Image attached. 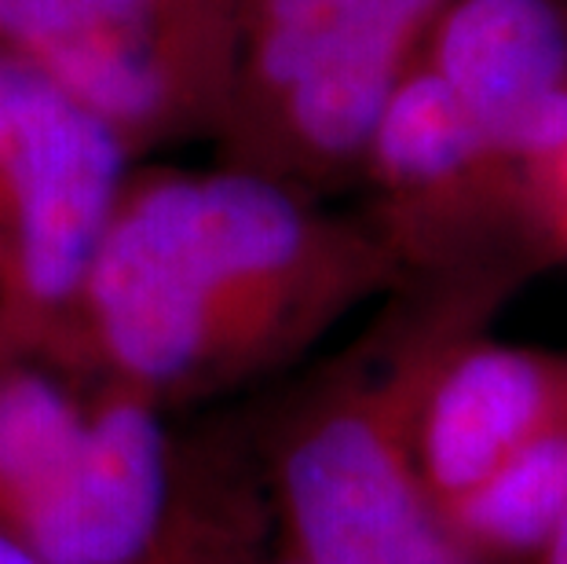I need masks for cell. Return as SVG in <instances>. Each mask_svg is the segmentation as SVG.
<instances>
[{
	"instance_id": "cell-1",
	"label": "cell",
	"mask_w": 567,
	"mask_h": 564,
	"mask_svg": "<svg viewBox=\"0 0 567 564\" xmlns=\"http://www.w3.org/2000/svg\"><path fill=\"white\" fill-rule=\"evenodd\" d=\"M403 268L363 217L213 162L132 165L78 308V375L158 407L286 367Z\"/></svg>"
},
{
	"instance_id": "cell-5",
	"label": "cell",
	"mask_w": 567,
	"mask_h": 564,
	"mask_svg": "<svg viewBox=\"0 0 567 564\" xmlns=\"http://www.w3.org/2000/svg\"><path fill=\"white\" fill-rule=\"evenodd\" d=\"M0 48L125 147L209 140L227 81V0H0Z\"/></svg>"
},
{
	"instance_id": "cell-11",
	"label": "cell",
	"mask_w": 567,
	"mask_h": 564,
	"mask_svg": "<svg viewBox=\"0 0 567 564\" xmlns=\"http://www.w3.org/2000/svg\"><path fill=\"white\" fill-rule=\"evenodd\" d=\"M538 232L557 264H567V143L527 173Z\"/></svg>"
},
{
	"instance_id": "cell-9",
	"label": "cell",
	"mask_w": 567,
	"mask_h": 564,
	"mask_svg": "<svg viewBox=\"0 0 567 564\" xmlns=\"http://www.w3.org/2000/svg\"><path fill=\"white\" fill-rule=\"evenodd\" d=\"M567 422V356L465 334L421 396L414 459L436 513L530 440Z\"/></svg>"
},
{
	"instance_id": "cell-10",
	"label": "cell",
	"mask_w": 567,
	"mask_h": 564,
	"mask_svg": "<svg viewBox=\"0 0 567 564\" xmlns=\"http://www.w3.org/2000/svg\"><path fill=\"white\" fill-rule=\"evenodd\" d=\"M567 517V422L446 502L440 521L473 564H527Z\"/></svg>"
},
{
	"instance_id": "cell-13",
	"label": "cell",
	"mask_w": 567,
	"mask_h": 564,
	"mask_svg": "<svg viewBox=\"0 0 567 564\" xmlns=\"http://www.w3.org/2000/svg\"><path fill=\"white\" fill-rule=\"evenodd\" d=\"M527 564H567V517L560 521L557 532L546 539V546H542Z\"/></svg>"
},
{
	"instance_id": "cell-3",
	"label": "cell",
	"mask_w": 567,
	"mask_h": 564,
	"mask_svg": "<svg viewBox=\"0 0 567 564\" xmlns=\"http://www.w3.org/2000/svg\"><path fill=\"white\" fill-rule=\"evenodd\" d=\"M446 0H227L216 162L316 198L359 184L370 132Z\"/></svg>"
},
{
	"instance_id": "cell-6",
	"label": "cell",
	"mask_w": 567,
	"mask_h": 564,
	"mask_svg": "<svg viewBox=\"0 0 567 564\" xmlns=\"http://www.w3.org/2000/svg\"><path fill=\"white\" fill-rule=\"evenodd\" d=\"M359 191L370 232L410 275L557 264L538 232L524 170L465 122L417 55L370 132Z\"/></svg>"
},
{
	"instance_id": "cell-12",
	"label": "cell",
	"mask_w": 567,
	"mask_h": 564,
	"mask_svg": "<svg viewBox=\"0 0 567 564\" xmlns=\"http://www.w3.org/2000/svg\"><path fill=\"white\" fill-rule=\"evenodd\" d=\"M0 564H44L33 550H27L22 539H16L8 527H0Z\"/></svg>"
},
{
	"instance_id": "cell-4",
	"label": "cell",
	"mask_w": 567,
	"mask_h": 564,
	"mask_svg": "<svg viewBox=\"0 0 567 564\" xmlns=\"http://www.w3.org/2000/svg\"><path fill=\"white\" fill-rule=\"evenodd\" d=\"M136 154L0 48V345L78 370V308Z\"/></svg>"
},
{
	"instance_id": "cell-2",
	"label": "cell",
	"mask_w": 567,
	"mask_h": 564,
	"mask_svg": "<svg viewBox=\"0 0 567 564\" xmlns=\"http://www.w3.org/2000/svg\"><path fill=\"white\" fill-rule=\"evenodd\" d=\"M530 275L524 264L410 275L381 322L311 381L275 454L297 561L473 564L417 476V411L451 345L487 330Z\"/></svg>"
},
{
	"instance_id": "cell-7",
	"label": "cell",
	"mask_w": 567,
	"mask_h": 564,
	"mask_svg": "<svg viewBox=\"0 0 567 564\" xmlns=\"http://www.w3.org/2000/svg\"><path fill=\"white\" fill-rule=\"evenodd\" d=\"M173 506V440L162 407L95 381L78 451L8 527L44 564H143Z\"/></svg>"
},
{
	"instance_id": "cell-8",
	"label": "cell",
	"mask_w": 567,
	"mask_h": 564,
	"mask_svg": "<svg viewBox=\"0 0 567 564\" xmlns=\"http://www.w3.org/2000/svg\"><path fill=\"white\" fill-rule=\"evenodd\" d=\"M417 63L524 176L567 143V0H446Z\"/></svg>"
},
{
	"instance_id": "cell-14",
	"label": "cell",
	"mask_w": 567,
	"mask_h": 564,
	"mask_svg": "<svg viewBox=\"0 0 567 564\" xmlns=\"http://www.w3.org/2000/svg\"><path fill=\"white\" fill-rule=\"evenodd\" d=\"M279 564H305V561H297V557H293V554H289V557H282V561H279Z\"/></svg>"
}]
</instances>
